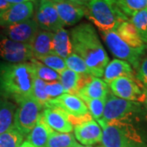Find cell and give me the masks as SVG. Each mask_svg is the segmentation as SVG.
Masks as SVG:
<instances>
[{
	"mask_svg": "<svg viewBox=\"0 0 147 147\" xmlns=\"http://www.w3.org/2000/svg\"><path fill=\"white\" fill-rule=\"evenodd\" d=\"M43 109L32 96L27 97L20 102L16 107L13 126L24 137H27L36 125Z\"/></svg>",
	"mask_w": 147,
	"mask_h": 147,
	"instance_id": "7",
	"label": "cell"
},
{
	"mask_svg": "<svg viewBox=\"0 0 147 147\" xmlns=\"http://www.w3.org/2000/svg\"><path fill=\"white\" fill-rule=\"evenodd\" d=\"M142 104L121 99L111 92L106 96L102 118L97 121L101 125L112 121H132L142 114Z\"/></svg>",
	"mask_w": 147,
	"mask_h": 147,
	"instance_id": "5",
	"label": "cell"
},
{
	"mask_svg": "<svg viewBox=\"0 0 147 147\" xmlns=\"http://www.w3.org/2000/svg\"><path fill=\"white\" fill-rule=\"evenodd\" d=\"M145 50H146L147 51V42L145 44Z\"/></svg>",
	"mask_w": 147,
	"mask_h": 147,
	"instance_id": "41",
	"label": "cell"
},
{
	"mask_svg": "<svg viewBox=\"0 0 147 147\" xmlns=\"http://www.w3.org/2000/svg\"><path fill=\"white\" fill-rule=\"evenodd\" d=\"M30 62L33 65L34 69V74L37 78L40 79L45 83H51L59 81L60 79V74L52 69L48 68L43 64L39 62L35 58H32Z\"/></svg>",
	"mask_w": 147,
	"mask_h": 147,
	"instance_id": "26",
	"label": "cell"
},
{
	"mask_svg": "<svg viewBox=\"0 0 147 147\" xmlns=\"http://www.w3.org/2000/svg\"><path fill=\"white\" fill-rule=\"evenodd\" d=\"M67 68L79 74H91L90 70L84 60L78 54L73 53L65 59Z\"/></svg>",
	"mask_w": 147,
	"mask_h": 147,
	"instance_id": "30",
	"label": "cell"
},
{
	"mask_svg": "<svg viewBox=\"0 0 147 147\" xmlns=\"http://www.w3.org/2000/svg\"><path fill=\"white\" fill-rule=\"evenodd\" d=\"M117 6L125 16L130 19L133 14L146 8L147 0H115Z\"/></svg>",
	"mask_w": 147,
	"mask_h": 147,
	"instance_id": "27",
	"label": "cell"
},
{
	"mask_svg": "<svg viewBox=\"0 0 147 147\" xmlns=\"http://www.w3.org/2000/svg\"><path fill=\"white\" fill-rule=\"evenodd\" d=\"M109 92L108 84L102 79L92 76L91 79L79 90L76 96H78L85 103L90 100L106 98Z\"/></svg>",
	"mask_w": 147,
	"mask_h": 147,
	"instance_id": "17",
	"label": "cell"
},
{
	"mask_svg": "<svg viewBox=\"0 0 147 147\" xmlns=\"http://www.w3.org/2000/svg\"><path fill=\"white\" fill-rule=\"evenodd\" d=\"M45 85H46V83L44 81H42L35 76V78L34 79V83H33L32 96L42 105L43 108L47 101L50 100L48 96L46 93Z\"/></svg>",
	"mask_w": 147,
	"mask_h": 147,
	"instance_id": "32",
	"label": "cell"
},
{
	"mask_svg": "<svg viewBox=\"0 0 147 147\" xmlns=\"http://www.w3.org/2000/svg\"><path fill=\"white\" fill-rule=\"evenodd\" d=\"M84 9L85 16L100 32L116 30L122 22L129 20L115 0H90Z\"/></svg>",
	"mask_w": 147,
	"mask_h": 147,
	"instance_id": "4",
	"label": "cell"
},
{
	"mask_svg": "<svg viewBox=\"0 0 147 147\" xmlns=\"http://www.w3.org/2000/svg\"><path fill=\"white\" fill-rule=\"evenodd\" d=\"M64 26H74L85 16V9L69 0H51Z\"/></svg>",
	"mask_w": 147,
	"mask_h": 147,
	"instance_id": "14",
	"label": "cell"
},
{
	"mask_svg": "<svg viewBox=\"0 0 147 147\" xmlns=\"http://www.w3.org/2000/svg\"><path fill=\"white\" fill-rule=\"evenodd\" d=\"M96 147H104V146H96Z\"/></svg>",
	"mask_w": 147,
	"mask_h": 147,
	"instance_id": "43",
	"label": "cell"
},
{
	"mask_svg": "<svg viewBox=\"0 0 147 147\" xmlns=\"http://www.w3.org/2000/svg\"><path fill=\"white\" fill-rule=\"evenodd\" d=\"M53 33L39 29L30 42L33 57L35 59L53 54Z\"/></svg>",
	"mask_w": 147,
	"mask_h": 147,
	"instance_id": "20",
	"label": "cell"
},
{
	"mask_svg": "<svg viewBox=\"0 0 147 147\" xmlns=\"http://www.w3.org/2000/svg\"><path fill=\"white\" fill-rule=\"evenodd\" d=\"M111 93L115 96L130 101L144 102V85L137 78L121 77L108 84Z\"/></svg>",
	"mask_w": 147,
	"mask_h": 147,
	"instance_id": "8",
	"label": "cell"
},
{
	"mask_svg": "<svg viewBox=\"0 0 147 147\" xmlns=\"http://www.w3.org/2000/svg\"><path fill=\"white\" fill-rule=\"evenodd\" d=\"M100 33L110 53L119 60L130 64L134 70H136L142 57L145 56V49H138L129 46L121 38L116 30Z\"/></svg>",
	"mask_w": 147,
	"mask_h": 147,
	"instance_id": "6",
	"label": "cell"
},
{
	"mask_svg": "<svg viewBox=\"0 0 147 147\" xmlns=\"http://www.w3.org/2000/svg\"><path fill=\"white\" fill-rule=\"evenodd\" d=\"M33 57L30 43L12 41L0 34V59L8 63H22L30 61Z\"/></svg>",
	"mask_w": 147,
	"mask_h": 147,
	"instance_id": "9",
	"label": "cell"
},
{
	"mask_svg": "<svg viewBox=\"0 0 147 147\" xmlns=\"http://www.w3.org/2000/svg\"></svg>",
	"mask_w": 147,
	"mask_h": 147,
	"instance_id": "45",
	"label": "cell"
},
{
	"mask_svg": "<svg viewBox=\"0 0 147 147\" xmlns=\"http://www.w3.org/2000/svg\"><path fill=\"white\" fill-rule=\"evenodd\" d=\"M103 81L109 84L113 80L121 77L136 78L134 69L129 63L119 59H114L107 64L104 74Z\"/></svg>",
	"mask_w": 147,
	"mask_h": 147,
	"instance_id": "18",
	"label": "cell"
},
{
	"mask_svg": "<svg viewBox=\"0 0 147 147\" xmlns=\"http://www.w3.org/2000/svg\"><path fill=\"white\" fill-rule=\"evenodd\" d=\"M74 131L75 138L86 146H91L101 142L102 129L94 119L75 125Z\"/></svg>",
	"mask_w": 147,
	"mask_h": 147,
	"instance_id": "15",
	"label": "cell"
},
{
	"mask_svg": "<svg viewBox=\"0 0 147 147\" xmlns=\"http://www.w3.org/2000/svg\"><path fill=\"white\" fill-rule=\"evenodd\" d=\"M129 21L136 28L142 40L146 44L147 42V7L133 14Z\"/></svg>",
	"mask_w": 147,
	"mask_h": 147,
	"instance_id": "28",
	"label": "cell"
},
{
	"mask_svg": "<svg viewBox=\"0 0 147 147\" xmlns=\"http://www.w3.org/2000/svg\"><path fill=\"white\" fill-rule=\"evenodd\" d=\"M34 78L31 62L0 61V96L18 105L32 96Z\"/></svg>",
	"mask_w": 147,
	"mask_h": 147,
	"instance_id": "2",
	"label": "cell"
},
{
	"mask_svg": "<svg viewBox=\"0 0 147 147\" xmlns=\"http://www.w3.org/2000/svg\"><path fill=\"white\" fill-rule=\"evenodd\" d=\"M53 130L42 120L40 115L34 127L27 135L26 141L35 147H45Z\"/></svg>",
	"mask_w": 147,
	"mask_h": 147,
	"instance_id": "23",
	"label": "cell"
},
{
	"mask_svg": "<svg viewBox=\"0 0 147 147\" xmlns=\"http://www.w3.org/2000/svg\"><path fill=\"white\" fill-rule=\"evenodd\" d=\"M41 117L53 131L64 133H70L73 131V125L69 120L68 116L61 110L44 108Z\"/></svg>",
	"mask_w": 147,
	"mask_h": 147,
	"instance_id": "16",
	"label": "cell"
},
{
	"mask_svg": "<svg viewBox=\"0 0 147 147\" xmlns=\"http://www.w3.org/2000/svg\"><path fill=\"white\" fill-rule=\"evenodd\" d=\"M11 4L9 3H7L5 0H0V12L7 10V8H9Z\"/></svg>",
	"mask_w": 147,
	"mask_h": 147,
	"instance_id": "37",
	"label": "cell"
},
{
	"mask_svg": "<svg viewBox=\"0 0 147 147\" xmlns=\"http://www.w3.org/2000/svg\"><path fill=\"white\" fill-rule=\"evenodd\" d=\"M18 147H35L32 144H30L29 142H27V141H25V142H23L21 143V145L19 146Z\"/></svg>",
	"mask_w": 147,
	"mask_h": 147,
	"instance_id": "39",
	"label": "cell"
},
{
	"mask_svg": "<svg viewBox=\"0 0 147 147\" xmlns=\"http://www.w3.org/2000/svg\"><path fill=\"white\" fill-rule=\"evenodd\" d=\"M135 71H136V78L143 85L147 86V55H145L142 57L141 62Z\"/></svg>",
	"mask_w": 147,
	"mask_h": 147,
	"instance_id": "35",
	"label": "cell"
},
{
	"mask_svg": "<svg viewBox=\"0 0 147 147\" xmlns=\"http://www.w3.org/2000/svg\"><path fill=\"white\" fill-rule=\"evenodd\" d=\"M1 29H2V27L0 26V30H1Z\"/></svg>",
	"mask_w": 147,
	"mask_h": 147,
	"instance_id": "44",
	"label": "cell"
},
{
	"mask_svg": "<svg viewBox=\"0 0 147 147\" xmlns=\"http://www.w3.org/2000/svg\"><path fill=\"white\" fill-rule=\"evenodd\" d=\"M104 147H147L142 133L131 121H112L100 125Z\"/></svg>",
	"mask_w": 147,
	"mask_h": 147,
	"instance_id": "3",
	"label": "cell"
},
{
	"mask_svg": "<svg viewBox=\"0 0 147 147\" xmlns=\"http://www.w3.org/2000/svg\"><path fill=\"white\" fill-rule=\"evenodd\" d=\"M144 95H145V98H144V103L147 109V86L144 85Z\"/></svg>",
	"mask_w": 147,
	"mask_h": 147,
	"instance_id": "40",
	"label": "cell"
},
{
	"mask_svg": "<svg viewBox=\"0 0 147 147\" xmlns=\"http://www.w3.org/2000/svg\"><path fill=\"white\" fill-rule=\"evenodd\" d=\"M38 30L36 21L30 19L6 27L2 34L15 42L30 43Z\"/></svg>",
	"mask_w": 147,
	"mask_h": 147,
	"instance_id": "13",
	"label": "cell"
},
{
	"mask_svg": "<svg viewBox=\"0 0 147 147\" xmlns=\"http://www.w3.org/2000/svg\"><path fill=\"white\" fill-rule=\"evenodd\" d=\"M24 136L12 126L0 134V147H18L23 142Z\"/></svg>",
	"mask_w": 147,
	"mask_h": 147,
	"instance_id": "29",
	"label": "cell"
},
{
	"mask_svg": "<svg viewBox=\"0 0 147 147\" xmlns=\"http://www.w3.org/2000/svg\"><path fill=\"white\" fill-rule=\"evenodd\" d=\"M116 32L121 38L129 46L138 49H145V43L142 40L136 28L129 20L122 22Z\"/></svg>",
	"mask_w": 147,
	"mask_h": 147,
	"instance_id": "22",
	"label": "cell"
},
{
	"mask_svg": "<svg viewBox=\"0 0 147 147\" xmlns=\"http://www.w3.org/2000/svg\"><path fill=\"white\" fill-rule=\"evenodd\" d=\"M105 100L106 98L94 99V100H90L85 102V104L88 109L89 114L92 115V119H95L96 121L100 120L102 118L103 113H104Z\"/></svg>",
	"mask_w": 147,
	"mask_h": 147,
	"instance_id": "33",
	"label": "cell"
},
{
	"mask_svg": "<svg viewBox=\"0 0 147 147\" xmlns=\"http://www.w3.org/2000/svg\"><path fill=\"white\" fill-rule=\"evenodd\" d=\"M45 90H46V93L48 96L50 100L57 98L58 96L64 94V92H65L63 87L59 81L46 83Z\"/></svg>",
	"mask_w": 147,
	"mask_h": 147,
	"instance_id": "34",
	"label": "cell"
},
{
	"mask_svg": "<svg viewBox=\"0 0 147 147\" xmlns=\"http://www.w3.org/2000/svg\"><path fill=\"white\" fill-rule=\"evenodd\" d=\"M69 1L73 2V3H76V4H78V5L84 7V6H86V4L89 2L90 0H69Z\"/></svg>",
	"mask_w": 147,
	"mask_h": 147,
	"instance_id": "38",
	"label": "cell"
},
{
	"mask_svg": "<svg viewBox=\"0 0 147 147\" xmlns=\"http://www.w3.org/2000/svg\"><path fill=\"white\" fill-rule=\"evenodd\" d=\"M73 53L69 33L64 28L54 32L53 37V54L57 55L65 60Z\"/></svg>",
	"mask_w": 147,
	"mask_h": 147,
	"instance_id": "21",
	"label": "cell"
},
{
	"mask_svg": "<svg viewBox=\"0 0 147 147\" xmlns=\"http://www.w3.org/2000/svg\"><path fill=\"white\" fill-rule=\"evenodd\" d=\"M92 76V74H79L66 68L60 73L59 82L62 85L65 93L77 95L79 90L86 82L91 79Z\"/></svg>",
	"mask_w": 147,
	"mask_h": 147,
	"instance_id": "19",
	"label": "cell"
},
{
	"mask_svg": "<svg viewBox=\"0 0 147 147\" xmlns=\"http://www.w3.org/2000/svg\"><path fill=\"white\" fill-rule=\"evenodd\" d=\"M77 147H92V146H81V145H79V146Z\"/></svg>",
	"mask_w": 147,
	"mask_h": 147,
	"instance_id": "42",
	"label": "cell"
},
{
	"mask_svg": "<svg viewBox=\"0 0 147 147\" xmlns=\"http://www.w3.org/2000/svg\"><path fill=\"white\" fill-rule=\"evenodd\" d=\"M44 108H55L63 111L68 117H81L88 114V109L82 99L76 95L64 93L48 100Z\"/></svg>",
	"mask_w": 147,
	"mask_h": 147,
	"instance_id": "11",
	"label": "cell"
},
{
	"mask_svg": "<svg viewBox=\"0 0 147 147\" xmlns=\"http://www.w3.org/2000/svg\"><path fill=\"white\" fill-rule=\"evenodd\" d=\"M69 35L74 53L85 61L92 76L102 77L110 61L94 27L88 23L79 24L70 30Z\"/></svg>",
	"mask_w": 147,
	"mask_h": 147,
	"instance_id": "1",
	"label": "cell"
},
{
	"mask_svg": "<svg viewBox=\"0 0 147 147\" xmlns=\"http://www.w3.org/2000/svg\"><path fill=\"white\" fill-rule=\"evenodd\" d=\"M16 107L12 101L0 96V134L13 126Z\"/></svg>",
	"mask_w": 147,
	"mask_h": 147,
	"instance_id": "24",
	"label": "cell"
},
{
	"mask_svg": "<svg viewBox=\"0 0 147 147\" xmlns=\"http://www.w3.org/2000/svg\"><path fill=\"white\" fill-rule=\"evenodd\" d=\"M10 4H18V3H26V2H31V3H36L38 0H5Z\"/></svg>",
	"mask_w": 147,
	"mask_h": 147,
	"instance_id": "36",
	"label": "cell"
},
{
	"mask_svg": "<svg viewBox=\"0 0 147 147\" xmlns=\"http://www.w3.org/2000/svg\"><path fill=\"white\" fill-rule=\"evenodd\" d=\"M79 146V144L71 132L64 133L53 131L45 147H77Z\"/></svg>",
	"mask_w": 147,
	"mask_h": 147,
	"instance_id": "25",
	"label": "cell"
},
{
	"mask_svg": "<svg viewBox=\"0 0 147 147\" xmlns=\"http://www.w3.org/2000/svg\"><path fill=\"white\" fill-rule=\"evenodd\" d=\"M34 20L39 29L52 33L65 26L51 0H38Z\"/></svg>",
	"mask_w": 147,
	"mask_h": 147,
	"instance_id": "10",
	"label": "cell"
},
{
	"mask_svg": "<svg viewBox=\"0 0 147 147\" xmlns=\"http://www.w3.org/2000/svg\"><path fill=\"white\" fill-rule=\"evenodd\" d=\"M37 60L44 65L47 66L48 68L52 69L59 74L67 68L63 58L60 57L59 56L55 54H48L47 56L38 58Z\"/></svg>",
	"mask_w": 147,
	"mask_h": 147,
	"instance_id": "31",
	"label": "cell"
},
{
	"mask_svg": "<svg viewBox=\"0 0 147 147\" xmlns=\"http://www.w3.org/2000/svg\"><path fill=\"white\" fill-rule=\"evenodd\" d=\"M34 12V3L26 2L11 5L9 8L0 12V26L2 28L31 19Z\"/></svg>",
	"mask_w": 147,
	"mask_h": 147,
	"instance_id": "12",
	"label": "cell"
}]
</instances>
